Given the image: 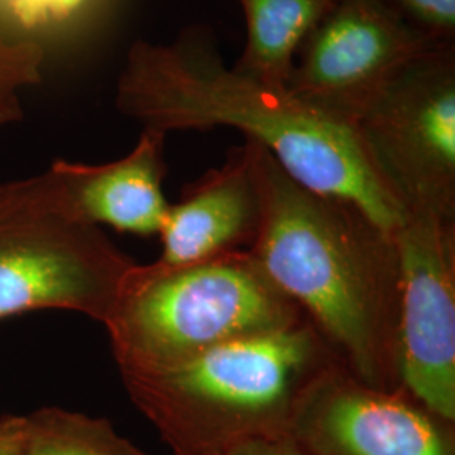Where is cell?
I'll use <instances>...</instances> for the list:
<instances>
[{
  "instance_id": "cell-1",
  "label": "cell",
  "mask_w": 455,
  "mask_h": 455,
  "mask_svg": "<svg viewBox=\"0 0 455 455\" xmlns=\"http://www.w3.org/2000/svg\"><path fill=\"white\" fill-rule=\"evenodd\" d=\"M116 103L147 131L165 135L218 127L242 132L292 180L353 203L388 233L405 218L349 124L287 86L228 68L204 34L191 31L172 44L137 43L120 76Z\"/></svg>"
},
{
  "instance_id": "cell-2",
  "label": "cell",
  "mask_w": 455,
  "mask_h": 455,
  "mask_svg": "<svg viewBox=\"0 0 455 455\" xmlns=\"http://www.w3.org/2000/svg\"><path fill=\"white\" fill-rule=\"evenodd\" d=\"M251 144L263 201L251 255L353 373L374 388L402 387L393 233L353 203L302 186Z\"/></svg>"
},
{
  "instance_id": "cell-3",
  "label": "cell",
  "mask_w": 455,
  "mask_h": 455,
  "mask_svg": "<svg viewBox=\"0 0 455 455\" xmlns=\"http://www.w3.org/2000/svg\"><path fill=\"white\" fill-rule=\"evenodd\" d=\"M338 359L304 319L167 370L120 376L171 455H223L246 440L287 435L310 381Z\"/></svg>"
},
{
  "instance_id": "cell-4",
  "label": "cell",
  "mask_w": 455,
  "mask_h": 455,
  "mask_svg": "<svg viewBox=\"0 0 455 455\" xmlns=\"http://www.w3.org/2000/svg\"><path fill=\"white\" fill-rule=\"evenodd\" d=\"M307 319L251 251L191 265L135 263L105 329L118 371H157Z\"/></svg>"
},
{
  "instance_id": "cell-5",
  "label": "cell",
  "mask_w": 455,
  "mask_h": 455,
  "mask_svg": "<svg viewBox=\"0 0 455 455\" xmlns=\"http://www.w3.org/2000/svg\"><path fill=\"white\" fill-rule=\"evenodd\" d=\"M133 265L100 228L68 212L51 169L0 186V321L60 309L105 324Z\"/></svg>"
},
{
  "instance_id": "cell-6",
  "label": "cell",
  "mask_w": 455,
  "mask_h": 455,
  "mask_svg": "<svg viewBox=\"0 0 455 455\" xmlns=\"http://www.w3.org/2000/svg\"><path fill=\"white\" fill-rule=\"evenodd\" d=\"M353 129L405 214L455 220V44L428 49L403 66Z\"/></svg>"
},
{
  "instance_id": "cell-7",
  "label": "cell",
  "mask_w": 455,
  "mask_h": 455,
  "mask_svg": "<svg viewBox=\"0 0 455 455\" xmlns=\"http://www.w3.org/2000/svg\"><path fill=\"white\" fill-rule=\"evenodd\" d=\"M435 46L385 0H336L297 51L287 88L353 127L403 66Z\"/></svg>"
},
{
  "instance_id": "cell-8",
  "label": "cell",
  "mask_w": 455,
  "mask_h": 455,
  "mask_svg": "<svg viewBox=\"0 0 455 455\" xmlns=\"http://www.w3.org/2000/svg\"><path fill=\"white\" fill-rule=\"evenodd\" d=\"M400 267V383L455 420V220L407 212L393 231Z\"/></svg>"
},
{
  "instance_id": "cell-9",
  "label": "cell",
  "mask_w": 455,
  "mask_h": 455,
  "mask_svg": "<svg viewBox=\"0 0 455 455\" xmlns=\"http://www.w3.org/2000/svg\"><path fill=\"white\" fill-rule=\"evenodd\" d=\"M287 435L310 455H455V420L403 387H370L341 359L310 381Z\"/></svg>"
},
{
  "instance_id": "cell-10",
  "label": "cell",
  "mask_w": 455,
  "mask_h": 455,
  "mask_svg": "<svg viewBox=\"0 0 455 455\" xmlns=\"http://www.w3.org/2000/svg\"><path fill=\"white\" fill-rule=\"evenodd\" d=\"M263 201L253 144L228 152L225 163L186 186L169 204L156 261L180 267L250 251L259 238Z\"/></svg>"
},
{
  "instance_id": "cell-11",
  "label": "cell",
  "mask_w": 455,
  "mask_h": 455,
  "mask_svg": "<svg viewBox=\"0 0 455 455\" xmlns=\"http://www.w3.org/2000/svg\"><path fill=\"white\" fill-rule=\"evenodd\" d=\"M165 133L144 129L131 154L114 163L51 165L68 212L92 227L139 236L159 235L169 210L163 182Z\"/></svg>"
},
{
  "instance_id": "cell-12",
  "label": "cell",
  "mask_w": 455,
  "mask_h": 455,
  "mask_svg": "<svg viewBox=\"0 0 455 455\" xmlns=\"http://www.w3.org/2000/svg\"><path fill=\"white\" fill-rule=\"evenodd\" d=\"M246 19V43L236 71L287 86L304 39L336 0H236Z\"/></svg>"
},
{
  "instance_id": "cell-13",
  "label": "cell",
  "mask_w": 455,
  "mask_h": 455,
  "mask_svg": "<svg viewBox=\"0 0 455 455\" xmlns=\"http://www.w3.org/2000/svg\"><path fill=\"white\" fill-rule=\"evenodd\" d=\"M28 419L24 455H152L122 437L107 419L44 407Z\"/></svg>"
},
{
  "instance_id": "cell-14",
  "label": "cell",
  "mask_w": 455,
  "mask_h": 455,
  "mask_svg": "<svg viewBox=\"0 0 455 455\" xmlns=\"http://www.w3.org/2000/svg\"><path fill=\"white\" fill-rule=\"evenodd\" d=\"M408 24L440 46L455 44V0H385Z\"/></svg>"
},
{
  "instance_id": "cell-15",
  "label": "cell",
  "mask_w": 455,
  "mask_h": 455,
  "mask_svg": "<svg viewBox=\"0 0 455 455\" xmlns=\"http://www.w3.org/2000/svg\"><path fill=\"white\" fill-rule=\"evenodd\" d=\"M34 52L28 44L14 46L0 37V125L16 118L19 107L14 92L36 76Z\"/></svg>"
},
{
  "instance_id": "cell-16",
  "label": "cell",
  "mask_w": 455,
  "mask_h": 455,
  "mask_svg": "<svg viewBox=\"0 0 455 455\" xmlns=\"http://www.w3.org/2000/svg\"><path fill=\"white\" fill-rule=\"evenodd\" d=\"M26 28L43 26L80 12L90 0H0Z\"/></svg>"
},
{
  "instance_id": "cell-17",
  "label": "cell",
  "mask_w": 455,
  "mask_h": 455,
  "mask_svg": "<svg viewBox=\"0 0 455 455\" xmlns=\"http://www.w3.org/2000/svg\"><path fill=\"white\" fill-rule=\"evenodd\" d=\"M223 455H310L289 435L246 440Z\"/></svg>"
},
{
  "instance_id": "cell-18",
  "label": "cell",
  "mask_w": 455,
  "mask_h": 455,
  "mask_svg": "<svg viewBox=\"0 0 455 455\" xmlns=\"http://www.w3.org/2000/svg\"><path fill=\"white\" fill-rule=\"evenodd\" d=\"M28 419L19 415L0 417V455L26 454Z\"/></svg>"
}]
</instances>
